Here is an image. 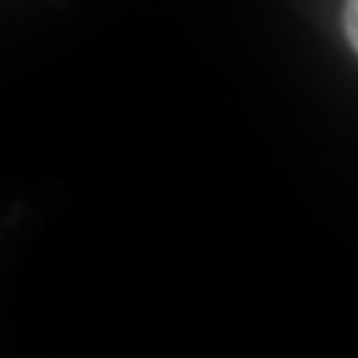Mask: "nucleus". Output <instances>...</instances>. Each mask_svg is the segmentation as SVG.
Masks as SVG:
<instances>
[{
    "label": "nucleus",
    "mask_w": 358,
    "mask_h": 358,
    "mask_svg": "<svg viewBox=\"0 0 358 358\" xmlns=\"http://www.w3.org/2000/svg\"><path fill=\"white\" fill-rule=\"evenodd\" d=\"M345 35L349 45L358 49V0H347L345 5Z\"/></svg>",
    "instance_id": "1"
}]
</instances>
